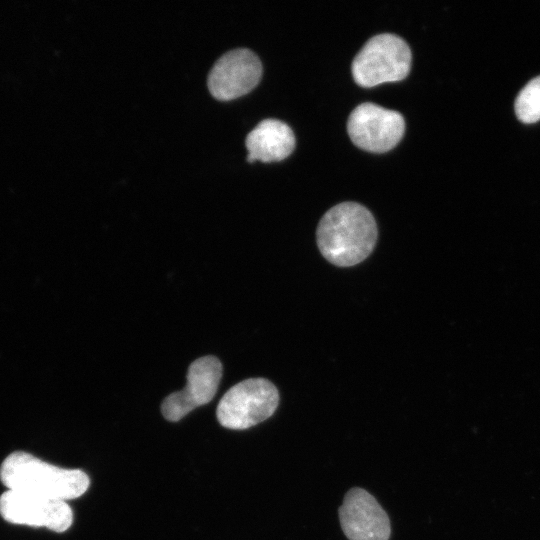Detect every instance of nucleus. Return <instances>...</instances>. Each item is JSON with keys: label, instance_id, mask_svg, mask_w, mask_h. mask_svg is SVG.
Instances as JSON below:
<instances>
[{"label": "nucleus", "instance_id": "nucleus-1", "mask_svg": "<svg viewBox=\"0 0 540 540\" xmlns=\"http://www.w3.org/2000/svg\"><path fill=\"white\" fill-rule=\"evenodd\" d=\"M378 229L372 213L347 201L330 208L319 221L317 245L330 263L339 267L359 264L373 251Z\"/></svg>", "mask_w": 540, "mask_h": 540}, {"label": "nucleus", "instance_id": "nucleus-2", "mask_svg": "<svg viewBox=\"0 0 540 540\" xmlns=\"http://www.w3.org/2000/svg\"><path fill=\"white\" fill-rule=\"evenodd\" d=\"M0 480L8 490L62 501L80 497L90 484L82 470L60 468L22 451L4 459Z\"/></svg>", "mask_w": 540, "mask_h": 540}, {"label": "nucleus", "instance_id": "nucleus-3", "mask_svg": "<svg viewBox=\"0 0 540 540\" xmlns=\"http://www.w3.org/2000/svg\"><path fill=\"white\" fill-rule=\"evenodd\" d=\"M411 59L410 47L403 38L392 33L377 34L354 57L352 75L362 87L399 81L409 73Z\"/></svg>", "mask_w": 540, "mask_h": 540}, {"label": "nucleus", "instance_id": "nucleus-4", "mask_svg": "<svg viewBox=\"0 0 540 540\" xmlns=\"http://www.w3.org/2000/svg\"><path fill=\"white\" fill-rule=\"evenodd\" d=\"M279 403L275 385L265 378H249L232 386L221 398L216 416L228 429L243 430L268 419Z\"/></svg>", "mask_w": 540, "mask_h": 540}, {"label": "nucleus", "instance_id": "nucleus-5", "mask_svg": "<svg viewBox=\"0 0 540 540\" xmlns=\"http://www.w3.org/2000/svg\"><path fill=\"white\" fill-rule=\"evenodd\" d=\"M405 121L401 113L365 102L356 106L347 121L353 143L367 151L386 152L401 140Z\"/></svg>", "mask_w": 540, "mask_h": 540}, {"label": "nucleus", "instance_id": "nucleus-6", "mask_svg": "<svg viewBox=\"0 0 540 540\" xmlns=\"http://www.w3.org/2000/svg\"><path fill=\"white\" fill-rule=\"evenodd\" d=\"M0 515L13 524L46 527L58 533L66 531L73 521L66 501L13 490L0 496Z\"/></svg>", "mask_w": 540, "mask_h": 540}, {"label": "nucleus", "instance_id": "nucleus-7", "mask_svg": "<svg viewBox=\"0 0 540 540\" xmlns=\"http://www.w3.org/2000/svg\"><path fill=\"white\" fill-rule=\"evenodd\" d=\"M222 376V364L215 356H204L193 361L187 373V385L168 395L161 412L171 422L182 419L193 409L209 403L215 396Z\"/></svg>", "mask_w": 540, "mask_h": 540}, {"label": "nucleus", "instance_id": "nucleus-8", "mask_svg": "<svg viewBox=\"0 0 540 540\" xmlns=\"http://www.w3.org/2000/svg\"><path fill=\"white\" fill-rule=\"evenodd\" d=\"M262 64L258 56L247 48H238L223 54L208 75V88L212 96L226 101L250 92L260 81Z\"/></svg>", "mask_w": 540, "mask_h": 540}, {"label": "nucleus", "instance_id": "nucleus-9", "mask_svg": "<svg viewBox=\"0 0 540 540\" xmlns=\"http://www.w3.org/2000/svg\"><path fill=\"white\" fill-rule=\"evenodd\" d=\"M341 528L349 540H388L390 521L385 510L366 490L354 487L339 508Z\"/></svg>", "mask_w": 540, "mask_h": 540}, {"label": "nucleus", "instance_id": "nucleus-10", "mask_svg": "<svg viewBox=\"0 0 540 540\" xmlns=\"http://www.w3.org/2000/svg\"><path fill=\"white\" fill-rule=\"evenodd\" d=\"M247 160L253 162L280 161L288 157L295 147V136L285 122L268 118L259 122L246 136Z\"/></svg>", "mask_w": 540, "mask_h": 540}, {"label": "nucleus", "instance_id": "nucleus-11", "mask_svg": "<svg viewBox=\"0 0 540 540\" xmlns=\"http://www.w3.org/2000/svg\"><path fill=\"white\" fill-rule=\"evenodd\" d=\"M515 113L526 124L540 120V76L529 81L515 100Z\"/></svg>", "mask_w": 540, "mask_h": 540}]
</instances>
